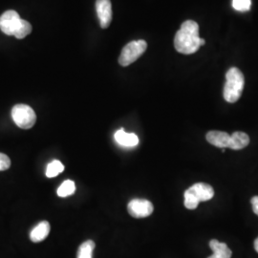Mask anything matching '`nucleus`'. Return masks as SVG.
<instances>
[{"instance_id": "f3484780", "label": "nucleus", "mask_w": 258, "mask_h": 258, "mask_svg": "<svg viewBox=\"0 0 258 258\" xmlns=\"http://www.w3.org/2000/svg\"><path fill=\"white\" fill-rule=\"evenodd\" d=\"M31 32H32V25L26 20L22 19L21 25L14 37H17L18 39H22V38L27 37L29 34H31Z\"/></svg>"}, {"instance_id": "423d86ee", "label": "nucleus", "mask_w": 258, "mask_h": 258, "mask_svg": "<svg viewBox=\"0 0 258 258\" xmlns=\"http://www.w3.org/2000/svg\"><path fill=\"white\" fill-rule=\"evenodd\" d=\"M22 19L16 11L9 10L0 17V30L7 36H15L21 25Z\"/></svg>"}, {"instance_id": "9b49d317", "label": "nucleus", "mask_w": 258, "mask_h": 258, "mask_svg": "<svg viewBox=\"0 0 258 258\" xmlns=\"http://www.w3.org/2000/svg\"><path fill=\"white\" fill-rule=\"evenodd\" d=\"M210 247L213 251V254L208 258H231L232 252L226 243L212 239L210 241Z\"/></svg>"}, {"instance_id": "dca6fc26", "label": "nucleus", "mask_w": 258, "mask_h": 258, "mask_svg": "<svg viewBox=\"0 0 258 258\" xmlns=\"http://www.w3.org/2000/svg\"><path fill=\"white\" fill-rule=\"evenodd\" d=\"M64 170V166L57 160L50 163L46 168V176L48 178H54Z\"/></svg>"}, {"instance_id": "39448f33", "label": "nucleus", "mask_w": 258, "mask_h": 258, "mask_svg": "<svg viewBox=\"0 0 258 258\" xmlns=\"http://www.w3.org/2000/svg\"><path fill=\"white\" fill-rule=\"evenodd\" d=\"M148 48V43L144 39L131 41L123 47L120 57L119 63L121 66H128L135 62L141 55H143Z\"/></svg>"}, {"instance_id": "7ed1b4c3", "label": "nucleus", "mask_w": 258, "mask_h": 258, "mask_svg": "<svg viewBox=\"0 0 258 258\" xmlns=\"http://www.w3.org/2000/svg\"><path fill=\"white\" fill-rule=\"evenodd\" d=\"M214 196L212 185L206 183H196L184 192V207L187 210H195L199 203L211 200Z\"/></svg>"}, {"instance_id": "6ab92c4d", "label": "nucleus", "mask_w": 258, "mask_h": 258, "mask_svg": "<svg viewBox=\"0 0 258 258\" xmlns=\"http://www.w3.org/2000/svg\"><path fill=\"white\" fill-rule=\"evenodd\" d=\"M11 166V160L9 157L4 153H0V171L9 169Z\"/></svg>"}, {"instance_id": "ddd939ff", "label": "nucleus", "mask_w": 258, "mask_h": 258, "mask_svg": "<svg viewBox=\"0 0 258 258\" xmlns=\"http://www.w3.org/2000/svg\"><path fill=\"white\" fill-rule=\"evenodd\" d=\"M249 144V135L246 134L245 132L236 131L231 135L229 148L233 149V150H240V149H243V148L248 147Z\"/></svg>"}, {"instance_id": "f257e3e1", "label": "nucleus", "mask_w": 258, "mask_h": 258, "mask_svg": "<svg viewBox=\"0 0 258 258\" xmlns=\"http://www.w3.org/2000/svg\"><path fill=\"white\" fill-rule=\"evenodd\" d=\"M205 43V39L199 37V25L194 20L184 21L174 37L177 52L184 55L196 53Z\"/></svg>"}, {"instance_id": "aec40b11", "label": "nucleus", "mask_w": 258, "mask_h": 258, "mask_svg": "<svg viewBox=\"0 0 258 258\" xmlns=\"http://www.w3.org/2000/svg\"><path fill=\"white\" fill-rule=\"evenodd\" d=\"M250 203H251V206H252V211L258 216V196H253L250 199Z\"/></svg>"}, {"instance_id": "6e6552de", "label": "nucleus", "mask_w": 258, "mask_h": 258, "mask_svg": "<svg viewBox=\"0 0 258 258\" xmlns=\"http://www.w3.org/2000/svg\"><path fill=\"white\" fill-rule=\"evenodd\" d=\"M96 9L102 29L109 27L112 21V5L110 0H97Z\"/></svg>"}, {"instance_id": "9d476101", "label": "nucleus", "mask_w": 258, "mask_h": 258, "mask_svg": "<svg viewBox=\"0 0 258 258\" xmlns=\"http://www.w3.org/2000/svg\"><path fill=\"white\" fill-rule=\"evenodd\" d=\"M115 141L123 148H135L138 146V136L134 133H127L123 129H120L115 133Z\"/></svg>"}, {"instance_id": "2eb2a0df", "label": "nucleus", "mask_w": 258, "mask_h": 258, "mask_svg": "<svg viewBox=\"0 0 258 258\" xmlns=\"http://www.w3.org/2000/svg\"><path fill=\"white\" fill-rule=\"evenodd\" d=\"M76 186L74 182L71 180H67L60 184V186L57 188L56 194L59 197H67L74 194Z\"/></svg>"}, {"instance_id": "1a4fd4ad", "label": "nucleus", "mask_w": 258, "mask_h": 258, "mask_svg": "<svg viewBox=\"0 0 258 258\" xmlns=\"http://www.w3.org/2000/svg\"><path fill=\"white\" fill-rule=\"evenodd\" d=\"M230 138H231V135H229L227 132L217 131V130L210 131L206 135L207 141L211 145L216 147V148H222V149L229 148Z\"/></svg>"}, {"instance_id": "412c9836", "label": "nucleus", "mask_w": 258, "mask_h": 258, "mask_svg": "<svg viewBox=\"0 0 258 258\" xmlns=\"http://www.w3.org/2000/svg\"><path fill=\"white\" fill-rule=\"evenodd\" d=\"M254 249L258 253V237L256 239L254 240Z\"/></svg>"}, {"instance_id": "0eeeda50", "label": "nucleus", "mask_w": 258, "mask_h": 258, "mask_svg": "<svg viewBox=\"0 0 258 258\" xmlns=\"http://www.w3.org/2000/svg\"><path fill=\"white\" fill-rule=\"evenodd\" d=\"M153 205L146 199H133L129 202L127 211L134 218L148 217L153 212Z\"/></svg>"}, {"instance_id": "20e7f679", "label": "nucleus", "mask_w": 258, "mask_h": 258, "mask_svg": "<svg viewBox=\"0 0 258 258\" xmlns=\"http://www.w3.org/2000/svg\"><path fill=\"white\" fill-rule=\"evenodd\" d=\"M12 118L15 123L22 129L32 128L37 120V115L32 107L26 104H17L12 109Z\"/></svg>"}, {"instance_id": "4468645a", "label": "nucleus", "mask_w": 258, "mask_h": 258, "mask_svg": "<svg viewBox=\"0 0 258 258\" xmlns=\"http://www.w3.org/2000/svg\"><path fill=\"white\" fill-rule=\"evenodd\" d=\"M95 242L87 240L83 242L78 250L77 258H93V250L95 249Z\"/></svg>"}, {"instance_id": "a211bd4d", "label": "nucleus", "mask_w": 258, "mask_h": 258, "mask_svg": "<svg viewBox=\"0 0 258 258\" xmlns=\"http://www.w3.org/2000/svg\"><path fill=\"white\" fill-rule=\"evenodd\" d=\"M251 6V0H232L233 9L238 12H248Z\"/></svg>"}, {"instance_id": "f8f14e48", "label": "nucleus", "mask_w": 258, "mask_h": 258, "mask_svg": "<svg viewBox=\"0 0 258 258\" xmlns=\"http://www.w3.org/2000/svg\"><path fill=\"white\" fill-rule=\"evenodd\" d=\"M50 224L47 221H42L38 223L30 233V239L35 243L41 242L46 238L50 233Z\"/></svg>"}, {"instance_id": "f03ea898", "label": "nucleus", "mask_w": 258, "mask_h": 258, "mask_svg": "<svg viewBox=\"0 0 258 258\" xmlns=\"http://www.w3.org/2000/svg\"><path fill=\"white\" fill-rule=\"evenodd\" d=\"M244 75L236 67H231L226 74V83L223 96L226 102L234 103L237 102L244 90Z\"/></svg>"}]
</instances>
